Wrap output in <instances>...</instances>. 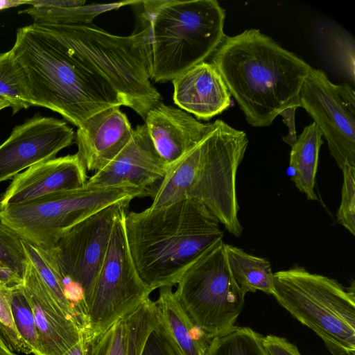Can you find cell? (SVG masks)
Masks as SVG:
<instances>
[{
	"instance_id": "9c48e42d",
	"label": "cell",
	"mask_w": 355,
	"mask_h": 355,
	"mask_svg": "<svg viewBox=\"0 0 355 355\" xmlns=\"http://www.w3.org/2000/svg\"><path fill=\"white\" fill-rule=\"evenodd\" d=\"M116 218L106 253L96 279L83 329L100 334L149 297L152 291L140 277L128 248L125 217Z\"/></svg>"
},
{
	"instance_id": "7402d4cb",
	"label": "cell",
	"mask_w": 355,
	"mask_h": 355,
	"mask_svg": "<svg viewBox=\"0 0 355 355\" xmlns=\"http://www.w3.org/2000/svg\"><path fill=\"white\" fill-rule=\"evenodd\" d=\"M200 141L178 160L166 166L150 208L157 209L190 198L198 172Z\"/></svg>"
},
{
	"instance_id": "5bb4252c",
	"label": "cell",
	"mask_w": 355,
	"mask_h": 355,
	"mask_svg": "<svg viewBox=\"0 0 355 355\" xmlns=\"http://www.w3.org/2000/svg\"><path fill=\"white\" fill-rule=\"evenodd\" d=\"M87 172L77 153L33 165L12 179L0 197V210L80 188L88 180Z\"/></svg>"
},
{
	"instance_id": "4316f807",
	"label": "cell",
	"mask_w": 355,
	"mask_h": 355,
	"mask_svg": "<svg viewBox=\"0 0 355 355\" xmlns=\"http://www.w3.org/2000/svg\"><path fill=\"white\" fill-rule=\"evenodd\" d=\"M0 96L9 103L12 114L31 107L24 76L10 50L0 53Z\"/></svg>"
},
{
	"instance_id": "74e56055",
	"label": "cell",
	"mask_w": 355,
	"mask_h": 355,
	"mask_svg": "<svg viewBox=\"0 0 355 355\" xmlns=\"http://www.w3.org/2000/svg\"><path fill=\"white\" fill-rule=\"evenodd\" d=\"M27 0H0V10L26 5Z\"/></svg>"
},
{
	"instance_id": "d6986e66",
	"label": "cell",
	"mask_w": 355,
	"mask_h": 355,
	"mask_svg": "<svg viewBox=\"0 0 355 355\" xmlns=\"http://www.w3.org/2000/svg\"><path fill=\"white\" fill-rule=\"evenodd\" d=\"M159 317L150 297L104 331L92 334L89 355H140Z\"/></svg>"
},
{
	"instance_id": "44dd1931",
	"label": "cell",
	"mask_w": 355,
	"mask_h": 355,
	"mask_svg": "<svg viewBox=\"0 0 355 355\" xmlns=\"http://www.w3.org/2000/svg\"><path fill=\"white\" fill-rule=\"evenodd\" d=\"M322 135L313 122L304 128L291 146L289 166L293 171L291 180L295 187L309 200H318L315 193L319 152L323 144Z\"/></svg>"
},
{
	"instance_id": "3957f363",
	"label": "cell",
	"mask_w": 355,
	"mask_h": 355,
	"mask_svg": "<svg viewBox=\"0 0 355 355\" xmlns=\"http://www.w3.org/2000/svg\"><path fill=\"white\" fill-rule=\"evenodd\" d=\"M218 219L199 200L188 198L141 211H128L125 230L130 254L152 292L176 285L193 261L223 237Z\"/></svg>"
},
{
	"instance_id": "e0dca14e",
	"label": "cell",
	"mask_w": 355,
	"mask_h": 355,
	"mask_svg": "<svg viewBox=\"0 0 355 355\" xmlns=\"http://www.w3.org/2000/svg\"><path fill=\"white\" fill-rule=\"evenodd\" d=\"M155 148L166 166L198 144L212 127L185 111L162 102L153 107L144 119Z\"/></svg>"
},
{
	"instance_id": "7c38bea8",
	"label": "cell",
	"mask_w": 355,
	"mask_h": 355,
	"mask_svg": "<svg viewBox=\"0 0 355 355\" xmlns=\"http://www.w3.org/2000/svg\"><path fill=\"white\" fill-rule=\"evenodd\" d=\"M74 131L62 120L37 114L15 126L0 145V182L55 157L70 146Z\"/></svg>"
},
{
	"instance_id": "9a60e30c",
	"label": "cell",
	"mask_w": 355,
	"mask_h": 355,
	"mask_svg": "<svg viewBox=\"0 0 355 355\" xmlns=\"http://www.w3.org/2000/svg\"><path fill=\"white\" fill-rule=\"evenodd\" d=\"M22 286L33 311L41 355H62L80 340L83 329L60 307L28 257Z\"/></svg>"
},
{
	"instance_id": "6da1fadb",
	"label": "cell",
	"mask_w": 355,
	"mask_h": 355,
	"mask_svg": "<svg viewBox=\"0 0 355 355\" xmlns=\"http://www.w3.org/2000/svg\"><path fill=\"white\" fill-rule=\"evenodd\" d=\"M211 61L253 127L268 126L284 111L300 107L302 87L313 69L255 28L225 35Z\"/></svg>"
},
{
	"instance_id": "4fadbf2b",
	"label": "cell",
	"mask_w": 355,
	"mask_h": 355,
	"mask_svg": "<svg viewBox=\"0 0 355 355\" xmlns=\"http://www.w3.org/2000/svg\"><path fill=\"white\" fill-rule=\"evenodd\" d=\"M166 166L156 151L144 123L137 126L124 148L87 182L103 187L125 184L153 198L157 188L155 185L163 178Z\"/></svg>"
},
{
	"instance_id": "603a6c76",
	"label": "cell",
	"mask_w": 355,
	"mask_h": 355,
	"mask_svg": "<svg viewBox=\"0 0 355 355\" xmlns=\"http://www.w3.org/2000/svg\"><path fill=\"white\" fill-rule=\"evenodd\" d=\"M225 252L231 273L245 294L261 291L272 295L274 273L267 259L226 243Z\"/></svg>"
},
{
	"instance_id": "30bf717a",
	"label": "cell",
	"mask_w": 355,
	"mask_h": 355,
	"mask_svg": "<svg viewBox=\"0 0 355 355\" xmlns=\"http://www.w3.org/2000/svg\"><path fill=\"white\" fill-rule=\"evenodd\" d=\"M129 205L119 202L94 214L76 225L52 248L64 277L69 302L87 315L114 220Z\"/></svg>"
},
{
	"instance_id": "ba28073f",
	"label": "cell",
	"mask_w": 355,
	"mask_h": 355,
	"mask_svg": "<svg viewBox=\"0 0 355 355\" xmlns=\"http://www.w3.org/2000/svg\"><path fill=\"white\" fill-rule=\"evenodd\" d=\"M249 143L246 133L217 119L200 141V159L190 198L201 202L236 237L242 234L236 180Z\"/></svg>"
},
{
	"instance_id": "83f0119b",
	"label": "cell",
	"mask_w": 355,
	"mask_h": 355,
	"mask_svg": "<svg viewBox=\"0 0 355 355\" xmlns=\"http://www.w3.org/2000/svg\"><path fill=\"white\" fill-rule=\"evenodd\" d=\"M10 300L19 335L34 355H41L33 311L22 284L10 287Z\"/></svg>"
},
{
	"instance_id": "5b68a950",
	"label": "cell",
	"mask_w": 355,
	"mask_h": 355,
	"mask_svg": "<svg viewBox=\"0 0 355 355\" xmlns=\"http://www.w3.org/2000/svg\"><path fill=\"white\" fill-rule=\"evenodd\" d=\"M313 330L331 355H355V286L311 273L302 266L274 273L272 295Z\"/></svg>"
},
{
	"instance_id": "1f68e13d",
	"label": "cell",
	"mask_w": 355,
	"mask_h": 355,
	"mask_svg": "<svg viewBox=\"0 0 355 355\" xmlns=\"http://www.w3.org/2000/svg\"><path fill=\"white\" fill-rule=\"evenodd\" d=\"M140 355H182L159 313L144 342Z\"/></svg>"
},
{
	"instance_id": "f546056e",
	"label": "cell",
	"mask_w": 355,
	"mask_h": 355,
	"mask_svg": "<svg viewBox=\"0 0 355 355\" xmlns=\"http://www.w3.org/2000/svg\"><path fill=\"white\" fill-rule=\"evenodd\" d=\"M0 331L12 351L33 354L15 324L10 300V287L0 284Z\"/></svg>"
},
{
	"instance_id": "8992f818",
	"label": "cell",
	"mask_w": 355,
	"mask_h": 355,
	"mask_svg": "<svg viewBox=\"0 0 355 355\" xmlns=\"http://www.w3.org/2000/svg\"><path fill=\"white\" fill-rule=\"evenodd\" d=\"M128 184L103 187L87 182L82 187L0 210V222L23 240L44 249L54 248L76 225L119 202L145 197Z\"/></svg>"
},
{
	"instance_id": "7a4b0ae2",
	"label": "cell",
	"mask_w": 355,
	"mask_h": 355,
	"mask_svg": "<svg viewBox=\"0 0 355 355\" xmlns=\"http://www.w3.org/2000/svg\"><path fill=\"white\" fill-rule=\"evenodd\" d=\"M10 51L31 106L58 112L78 128L103 110L127 106L104 76L37 24L19 28Z\"/></svg>"
},
{
	"instance_id": "52a82bcc",
	"label": "cell",
	"mask_w": 355,
	"mask_h": 355,
	"mask_svg": "<svg viewBox=\"0 0 355 355\" xmlns=\"http://www.w3.org/2000/svg\"><path fill=\"white\" fill-rule=\"evenodd\" d=\"M223 238L193 261L174 292L191 322L210 338L231 330L245 304V293L231 273Z\"/></svg>"
},
{
	"instance_id": "ab89813d",
	"label": "cell",
	"mask_w": 355,
	"mask_h": 355,
	"mask_svg": "<svg viewBox=\"0 0 355 355\" xmlns=\"http://www.w3.org/2000/svg\"><path fill=\"white\" fill-rule=\"evenodd\" d=\"M8 107H10L9 103L4 98L0 96V111Z\"/></svg>"
},
{
	"instance_id": "d6a6232c",
	"label": "cell",
	"mask_w": 355,
	"mask_h": 355,
	"mask_svg": "<svg viewBox=\"0 0 355 355\" xmlns=\"http://www.w3.org/2000/svg\"><path fill=\"white\" fill-rule=\"evenodd\" d=\"M263 343L268 355H302L297 347L284 337L270 334L263 336Z\"/></svg>"
},
{
	"instance_id": "ac0fdd59",
	"label": "cell",
	"mask_w": 355,
	"mask_h": 355,
	"mask_svg": "<svg viewBox=\"0 0 355 355\" xmlns=\"http://www.w3.org/2000/svg\"><path fill=\"white\" fill-rule=\"evenodd\" d=\"M172 82L174 103L198 119L209 120L232 105L231 94L211 62H202Z\"/></svg>"
},
{
	"instance_id": "d590c367",
	"label": "cell",
	"mask_w": 355,
	"mask_h": 355,
	"mask_svg": "<svg viewBox=\"0 0 355 355\" xmlns=\"http://www.w3.org/2000/svg\"><path fill=\"white\" fill-rule=\"evenodd\" d=\"M295 108H289L284 111L280 116L283 118V122L287 125L288 132L283 137V140L292 146L297 140L295 114Z\"/></svg>"
},
{
	"instance_id": "cb8c5ba5",
	"label": "cell",
	"mask_w": 355,
	"mask_h": 355,
	"mask_svg": "<svg viewBox=\"0 0 355 355\" xmlns=\"http://www.w3.org/2000/svg\"><path fill=\"white\" fill-rule=\"evenodd\" d=\"M22 244L27 257L33 264L55 302L65 314L82 329L66 296L64 277L53 248L44 249L24 240L22 241Z\"/></svg>"
},
{
	"instance_id": "d4e9b609",
	"label": "cell",
	"mask_w": 355,
	"mask_h": 355,
	"mask_svg": "<svg viewBox=\"0 0 355 355\" xmlns=\"http://www.w3.org/2000/svg\"><path fill=\"white\" fill-rule=\"evenodd\" d=\"M138 1H128L112 3H94L70 8H34L19 10V14H26L31 17L33 24H89L101 13L118 9L121 6L140 3Z\"/></svg>"
},
{
	"instance_id": "4dcf8cb0",
	"label": "cell",
	"mask_w": 355,
	"mask_h": 355,
	"mask_svg": "<svg viewBox=\"0 0 355 355\" xmlns=\"http://www.w3.org/2000/svg\"><path fill=\"white\" fill-rule=\"evenodd\" d=\"M341 201L337 211V221L355 235V167L345 164Z\"/></svg>"
},
{
	"instance_id": "f35d334b",
	"label": "cell",
	"mask_w": 355,
	"mask_h": 355,
	"mask_svg": "<svg viewBox=\"0 0 355 355\" xmlns=\"http://www.w3.org/2000/svg\"><path fill=\"white\" fill-rule=\"evenodd\" d=\"M0 355H17L8 345L3 334L0 331Z\"/></svg>"
},
{
	"instance_id": "e575fe53",
	"label": "cell",
	"mask_w": 355,
	"mask_h": 355,
	"mask_svg": "<svg viewBox=\"0 0 355 355\" xmlns=\"http://www.w3.org/2000/svg\"><path fill=\"white\" fill-rule=\"evenodd\" d=\"M84 0H27L26 5L34 8H70L82 6Z\"/></svg>"
},
{
	"instance_id": "f1b7e54d",
	"label": "cell",
	"mask_w": 355,
	"mask_h": 355,
	"mask_svg": "<svg viewBox=\"0 0 355 355\" xmlns=\"http://www.w3.org/2000/svg\"><path fill=\"white\" fill-rule=\"evenodd\" d=\"M22 241L15 231L0 222V263L23 279L27 257Z\"/></svg>"
},
{
	"instance_id": "277c9868",
	"label": "cell",
	"mask_w": 355,
	"mask_h": 355,
	"mask_svg": "<svg viewBox=\"0 0 355 355\" xmlns=\"http://www.w3.org/2000/svg\"><path fill=\"white\" fill-rule=\"evenodd\" d=\"M148 71L155 82L173 80L205 62L224 37L225 10L216 0H147Z\"/></svg>"
},
{
	"instance_id": "836d02e7",
	"label": "cell",
	"mask_w": 355,
	"mask_h": 355,
	"mask_svg": "<svg viewBox=\"0 0 355 355\" xmlns=\"http://www.w3.org/2000/svg\"><path fill=\"white\" fill-rule=\"evenodd\" d=\"M338 55L339 60L345 70L346 73L349 76L352 82H354V46L352 42L350 44L349 39H343L338 42Z\"/></svg>"
},
{
	"instance_id": "8fae6325",
	"label": "cell",
	"mask_w": 355,
	"mask_h": 355,
	"mask_svg": "<svg viewBox=\"0 0 355 355\" xmlns=\"http://www.w3.org/2000/svg\"><path fill=\"white\" fill-rule=\"evenodd\" d=\"M300 107L313 119L342 170L355 167V92L348 83L334 84L326 73L312 69L302 87Z\"/></svg>"
},
{
	"instance_id": "2e32d148",
	"label": "cell",
	"mask_w": 355,
	"mask_h": 355,
	"mask_svg": "<svg viewBox=\"0 0 355 355\" xmlns=\"http://www.w3.org/2000/svg\"><path fill=\"white\" fill-rule=\"evenodd\" d=\"M119 107L103 110L78 128L76 153L87 171L103 168L131 139L134 130Z\"/></svg>"
},
{
	"instance_id": "8d00e7d4",
	"label": "cell",
	"mask_w": 355,
	"mask_h": 355,
	"mask_svg": "<svg viewBox=\"0 0 355 355\" xmlns=\"http://www.w3.org/2000/svg\"><path fill=\"white\" fill-rule=\"evenodd\" d=\"M92 335L83 330L80 340L62 355H89Z\"/></svg>"
},
{
	"instance_id": "ffe728a7",
	"label": "cell",
	"mask_w": 355,
	"mask_h": 355,
	"mask_svg": "<svg viewBox=\"0 0 355 355\" xmlns=\"http://www.w3.org/2000/svg\"><path fill=\"white\" fill-rule=\"evenodd\" d=\"M159 289L155 301L160 318L182 355H204L211 340L189 319L178 302L172 287Z\"/></svg>"
},
{
	"instance_id": "484cf974",
	"label": "cell",
	"mask_w": 355,
	"mask_h": 355,
	"mask_svg": "<svg viewBox=\"0 0 355 355\" xmlns=\"http://www.w3.org/2000/svg\"><path fill=\"white\" fill-rule=\"evenodd\" d=\"M263 338L250 327L234 326L213 338L204 355H268Z\"/></svg>"
}]
</instances>
